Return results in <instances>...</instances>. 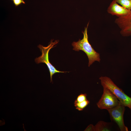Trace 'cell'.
I'll return each mask as SVG.
<instances>
[{"label": "cell", "mask_w": 131, "mask_h": 131, "mask_svg": "<svg viewBox=\"0 0 131 131\" xmlns=\"http://www.w3.org/2000/svg\"><path fill=\"white\" fill-rule=\"evenodd\" d=\"M84 131H95V126L92 124H90L86 128Z\"/></svg>", "instance_id": "obj_13"}, {"label": "cell", "mask_w": 131, "mask_h": 131, "mask_svg": "<svg viewBox=\"0 0 131 131\" xmlns=\"http://www.w3.org/2000/svg\"><path fill=\"white\" fill-rule=\"evenodd\" d=\"M125 106L120 102L115 107L107 110L111 119L117 124L121 131H128V128L124 123L123 116Z\"/></svg>", "instance_id": "obj_5"}, {"label": "cell", "mask_w": 131, "mask_h": 131, "mask_svg": "<svg viewBox=\"0 0 131 131\" xmlns=\"http://www.w3.org/2000/svg\"><path fill=\"white\" fill-rule=\"evenodd\" d=\"M53 40H51L50 43L47 47H45L39 44L38 47L39 48L41 52V55L40 57L36 58L35 61L36 64L41 63L45 64L48 68L50 74V82L52 81V76L53 75L56 73H65L67 72L61 71L57 70L50 62L49 59V53L50 50L54 47L55 46L58 42V40H55L53 42Z\"/></svg>", "instance_id": "obj_3"}, {"label": "cell", "mask_w": 131, "mask_h": 131, "mask_svg": "<svg viewBox=\"0 0 131 131\" xmlns=\"http://www.w3.org/2000/svg\"><path fill=\"white\" fill-rule=\"evenodd\" d=\"M87 95L86 94H81L79 95L77 97L76 99L74 102H81L87 99Z\"/></svg>", "instance_id": "obj_11"}, {"label": "cell", "mask_w": 131, "mask_h": 131, "mask_svg": "<svg viewBox=\"0 0 131 131\" xmlns=\"http://www.w3.org/2000/svg\"><path fill=\"white\" fill-rule=\"evenodd\" d=\"M103 87L108 89L116 97L120 103L131 110V98L126 95L123 90L118 87L111 79L107 76L99 78Z\"/></svg>", "instance_id": "obj_2"}, {"label": "cell", "mask_w": 131, "mask_h": 131, "mask_svg": "<svg viewBox=\"0 0 131 131\" xmlns=\"http://www.w3.org/2000/svg\"><path fill=\"white\" fill-rule=\"evenodd\" d=\"M89 101L87 99L81 102H74L76 108L79 111H82L89 103Z\"/></svg>", "instance_id": "obj_9"}, {"label": "cell", "mask_w": 131, "mask_h": 131, "mask_svg": "<svg viewBox=\"0 0 131 131\" xmlns=\"http://www.w3.org/2000/svg\"><path fill=\"white\" fill-rule=\"evenodd\" d=\"M11 0L13 1L14 0Z\"/></svg>", "instance_id": "obj_14"}, {"label": "cell", "mask_w": 131, "mask_h": 131, "mask_svg": "<svg viewBox=\"0 0 131 131\" xmlns=\"http://www.w3.org/2000/svg\"><path fill=\"white\" fill-rule=\"evenodd\" d=\"M131 11L118 4L115 0H113L111 2L107 10L108 13L116 16L117 17L127 14Z\"/></svg>", "instance_id": "obj_7"}, {"label": "cell", "mask_w": 131, "mask_h": 131, "mask_svg": "<svg viewBox=\"0 0 131 131\" xmlns=\"http://www.w3.org/2000/svg\"><path fill=\"white\" fill-rule=\"evenodd\" d=\"M89 24L88 22L84 31H82L83 37L79 39L77 42H73L72 43L73 50L76 51L81 50L86 54L88 58V66L89 67L95 61L100 62V60L99 54L93 48L88 40L87 29Z\"/></svg>", "instance_id": "obj_1"}, {"label": "cell", "mask_w": 131, "mask_h": 131, "mask_svg": "<svg viewBox=\"0 0 131 131\" xmlns=\"http://www.w3.org/2000/svg\"><path fill=\"white\" fill-rule=\"evenodd\" d=\"M95 127V131H109L111 130L109 123L102 121L98 122Z\"/></svg>", "instance_id": "obj_8"}, {"label": "cell", "mask_w": 131, "mask_h": 131, "mask_svg": "<svg viewBox=\"0 0 131 131\" xmlns=\"http://www.w3.org/2000/svg\"></svg>", "instance_id": "obj_15"}, {"label": "cell", "mask_w": 131, "mask_h": 131, "mask_svg": "<svg viewBox=\"0 0 131 131\" xmlns=\"http://www.w3.org/2000/svg\"><path fill=\"white\" fill-rule=\"evenodd\" d=\"M13 3L16 6H18L22 4H25V2L23 0H14Z\"/></svg>", "instance_id": "obj_12"}, {"label": "cell", "mask_w": 131, "mask_h": 131, "mask_svg": "<svg viewBox=\"0 0 131 131\" xmlns=\"http://www.w3.org/2000/svg\"><path fill=\"white\" fill-rule=\"evenodd\" d=\"M118 3L126 9L131 10V0H115Z\"/></svg>", "instance_id": "obj_10"}, {"label": "cell", "mask_w": 131, "mask_h": 131, "mask_svg": "<svg viewBox=\"0 0 131 131\" xmlns=\"http://www.w3.org/2000/svg\"><path fill=\"white\" fill-rule=\"evenodd\" d=\"M115 22L120 29V33L122 36H131V11L127 14L116 18Z\"/></svg>", "instance_id": "obj_6"}, {"label": "cell", "mask_w": 131, "mask_h": 131, "mask_svg": "<svg viewBox=\"0 0 131 131\" xmlns=\"http://www.w3.org/2000/svg\"><path fill=\"white\" fill-rule=\"evenodd\" d=\"M103 88V94L97 103L98 107L101 109L107 110L117 106L119 102L116 97L107 88L104 87Z\"/></svg>", "instance_id": "obj_4"}]
</instances>
